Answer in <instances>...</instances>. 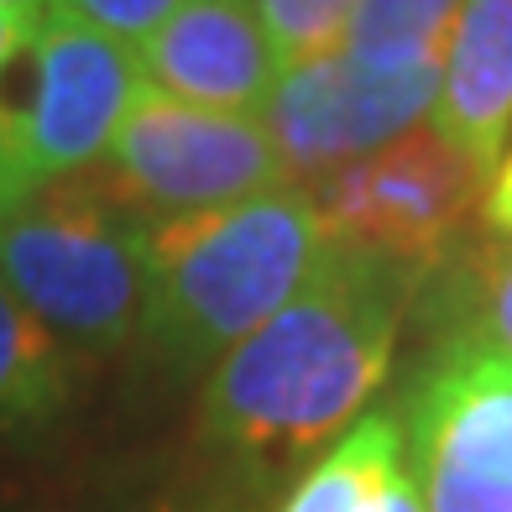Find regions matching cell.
Segmentation results:
<instances>
[{"mask_svg": "<svg viewBox=\"0 0 512 512\" xmlns=\"http://www.w3.org/2000/svg\"><path fill=\"white\" fill-rule=\"evenodd\" d=\"M403 283V267L330 246L309 283L220 356L209 429L256 460H293L340 434L392 366Z\"/></svg>", "mask_w": 512, "mask_h": 512, "instance_id": "6da1fadb", "label": "cell"}, {"mask_svg": "<svg viewBox=\"0 0 512 512\" xmlns=\"http://www.w3.org/2000/svg\"><path fill=\"white\" fill-rule=\"evenodd\" d=\"M330 256L309 194L267 189L152 225L147 330L168 356H225L267 324Z\"/></svg>", "mask_w": 512, "mask_h": 512, "instance_id": "7a4b0ae2", "label": "cell"}, {"mask_svg": "<svg viewBox=\"0 0 512 512\" xmlns=\"http://www.w3.org/2000/svg\"><path fill=\"white\" fill-rule=\"evenodd\" d=\"M0 277L63 345L105 351L147 319L152 225L100 178H53L0 204Z\"/></svg>", "mask_w": 512, "mask_h": 512, "instance_id": "3957f363", "label": "cell"}, {"mask_svg": "<svg viewBox=\"0 0 512 512\" xmlns=\"http://www.w3.org/2000/svg\"><path fill=\"white\" fill-rule=\"evenodd\" d=\"M142 84L136 48L58 11H42L27 42V89L0 115V204L84 173L110 152Z\"/></svg>", "mask_w": 512, "mask_h": 512, "instance_id": "277c9868", "label": "cell"}, {"mask_svg": "<svg viewBox=\"0 0 512 512\" xmlns=\"http://www.w3.org/2000/svg\"><path fill=\"white\" fill-rule=\"evenodd\" d=\"M486 168L439 126H408L387 147L309 183L330 246L387 267H434L476 215Z\"/></svg>", "mask_w": 512, "mask_h": 512, "instance_id": "5b68a950", "label": "cell"}, {"mask_svg": "<svg viewBox=\"0 0 512 512\" xmlns=\"http://www.w3.org/2000/svg\"><path fill=\"white\" fill-rule=\"evenodd\" d=\"M100 178L136 215L157 209L162 220L236 204L288 183L272 136L256 115L173 100L147 79L136 84L121 126H115Z\"/></svg>", "mask_w": 512, "mask_h": 512, "instance_id": "8992f818", "label": "cell"}, {"mask_svg": "<svg viewBox=\"0 0 512 512\" xmlns=\"http://www.w3.org/2000/svg\"><path fill=\"white\" fill-rule=\"evenodd\" d=\"M424 512H512V361L486 340L445 351L408 403Z\"/></svg>", "mask_w": 512, "mask_h": 512, "instance_id": "52a82bcc", "label": "cell"}, {"mask_svg": "<svg viewBox=\"0 0 512 512\" xmlns=\"http://www.w3.org/2000/svg\"><path fill=\"white\" fill-rule=\"evenodd\" d=\"M439 100V68H361L356 58L330 53L283 68L267 110V136L283 162V178L319 183L392 136L418 126Z\"/></svg>", "mask_w": 512, "mask_h": 512, "instance_id": "ba28073f", "label": "cell"}, {"mask_svg": "<svg viewBox=\"0 0 512 512\" xmlns=\"http://www.w3.org/2000/svg\"><path fill=\"white\" fill-rule=\"evenodd\" d=\"M136 68L173 100L241 115L262 110L283 79L256 0H183L136 48Z\"/></svg>", "mask_w": 512, "mask_h": 512, "instance_id": "9c48e42d", "label": "cell"}, {"mask_svg": "<svg viewBox=\"0 0 512 512\" xmlns=\"http://www.w3.org/2000/svg\"><path fill=\"white\" fill-rule=\"evenodd\" d=\"M439 131L486 173L512 131V0H465L439 63Z\"/></svg>", "mask_w": 512, "mask_h": 512, "instance_id": "30bf717a", "label": "cell"}, {"mask_svg": "<svg viewBox=\"0 0 512 512\" xmlns=\"http://www.w3.org/2000/svg\"><path fill=\"white\" fill-rule=\"evenodd\" d=\"M403 471V434L392 418H361L340 445L288 492L277 512H382L387 486Z\"/></svg>", "mask_w": 512, "mask_h": 512, "instance_id": "8fae6325", "label": "cell"}, {"mask_svg": "<svg viewBox=\"0 0 512 512\" xmlns=\"http://www.w3.org/2000/svg\"><path fill=\"white\" fill-rule=\"evenodd\" d=\"M68 398V351L0 277V424L53 418Z\"/></svg>", "mask_w": 512, "mask_h": 512, "instance_id": "7c38bea8", "label": "cell"}, {"mask_svg": "<svg viewBox=\"0 0 512 512\" xmlns=\"http://www.w3.org/2000/svg\"><path fill=\"white\" fill-rule=\"evenodd\" d=\"M465 0H356L351 32H345V58L361 68H439L445 42Z\"/></svg>", "mask_w": 512, "mask_h": 512, "instance_id": "4fadbf2b", "label": "cell"}, {"mask_svg": "<svg viewBox=\"0 0 512 512\" xmlns=\"http://www.w3.org/2000/svg\"><path fill=\"white\" fill-rule=\"evenodd\" d=\"M256 16L272 37V53L283 68L330 58L345 48L356 0H256Z\"/></svg>", "mask_w": 512, "mask_h": 512, "instance_id": "5bb4252c", "label": "cell"}, {"mask_svg": "<svg viewBox=\"0 0 512 512\" xmlns=\"http://www.w3.org/2000/svg\"><path fill=\"white\" fill-rule=\"evenodd\" d=\"M178 6L183 0H48V11L79 21V27H95L126 48H142Z\"/></svg>", "mask_w": 512, "mask_h": 512, "instance_id": "9a60e30c", "label": "cell"}, {"mask_svg": "<svg viewBox=\"0 0 512 512\" xmlns=\"http://www.w3.org/2000/svg\"><path fill=\"white\" fill-rule=\"evenodd\" d=\"M471 298L481 340L512 361V241H492L471 262Z\"/></svg>", "mask_w": 512, "mask_h": 512, "instance_id": "2e32d148", "label": "cell"}, {"mask_svg": "<svg viewBox=\"0 0 512 512\" xmlns=\"http://www.w3.org/2000/svg\"><path fill=\"white\" fill-rule=\"evenodd\" d=\"M37 11H16V6H0V115H6V74L11 63L27 53V42L37 32Z\"/></svg>", "mask_w": 512, "mask_h": 512, "instance_id": "e0dca14e", "label": "cell"}, {"mask_svg": "<svg viewBox=\"0 0 512 512\" xmlns=\"http://www.w3.org/2000/svg\"><path fill=\"white\" fill-rule=\"evenodd\" d=\"M486 215H492L497 230H507V236H512V157L502 162V173H497V189H492V204H486Z\"/></svg>", "mask_w": 512, "mask_h": 512, "instance_id": "ac0fdd59", "label": "cell"}, {"mask_svg": "<svg viewBox=\"0 0 512 512\" xmlns=\"http://www.w3.org/2000/svg\"><path fill=\"white\" fill-rule=\"evenodd\" d=\"M0 6H16V11H37V16H42V11H48V0H0Z\"/></svg>", "mask_w": 512, "mask_h": 512, "instance_id": "d6986e66", "label": "cell"}]
</instances>
